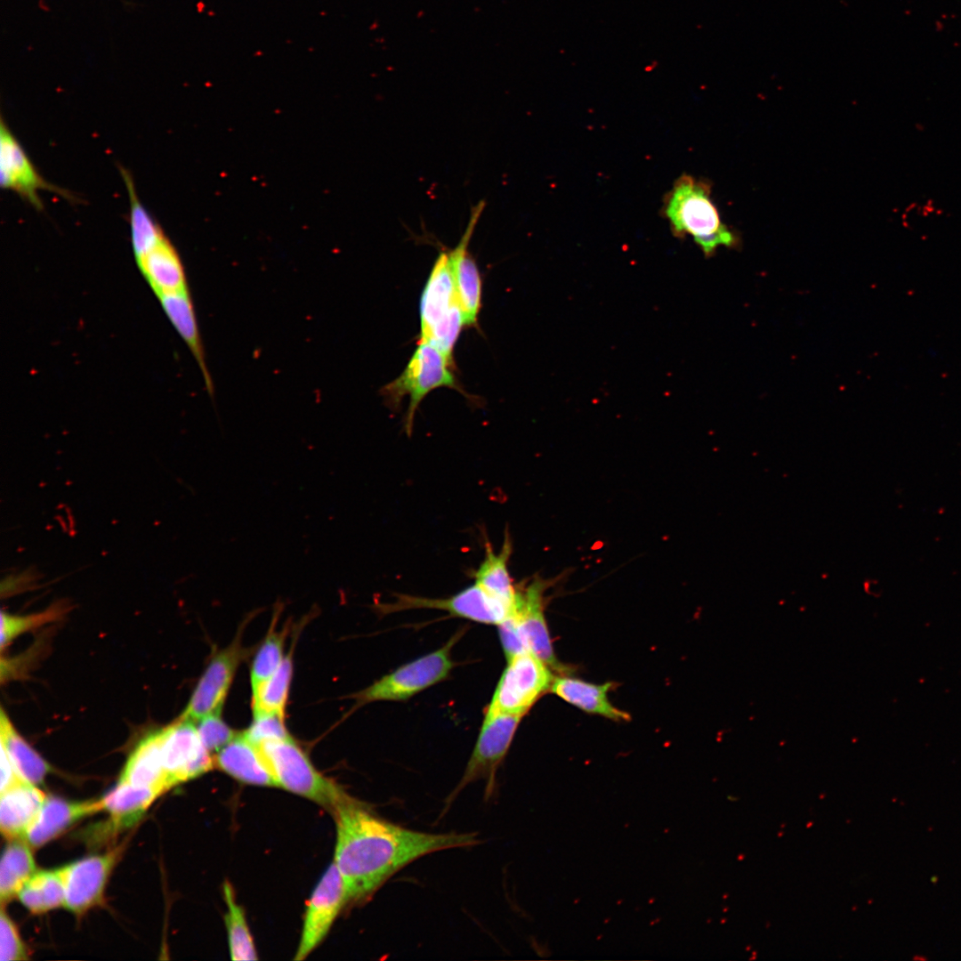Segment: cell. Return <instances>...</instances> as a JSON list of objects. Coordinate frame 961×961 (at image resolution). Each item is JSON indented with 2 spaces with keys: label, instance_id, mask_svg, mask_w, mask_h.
<instances>
[{
  "label": "cell",
  "instance_id": "31",
  "mask_svg": "<svg viewBox=\"0 0 961 961\" xmlns=\"http://www.w3.org/2000/svg\"><path fill=\"white\" fill-rule=\"evenodd\" d=\"M222 890L227 905L224 921L228 933L230 957L233 960H255L257 959V953L245 912L237 902L233 888L229 882H224Z\"/></svg>",
  "mask_w": 961,
  "mask_h": 961
},
{
  "label": "cell",
  "instance_id": "2",
  "mask_svg": "<svg viewBox=\"0 0 961 961\" xmlns=\"http://www.w3.org/2000/svg\"><path fill=\"white\" fill-rule=\"evenodd\" d=\"M661 214L676 238L692 237L706 256L721 246L738 248L739 235L721 219L712 198V183L682 174L663 198Z\"/></svg>",
  "mask_w": 961,
  "mask_h": 961
},
{
  "label": "cell",
  "instance_id": "8",
  "mask_svg": "<svg viewBox=\"0 0 961 961\" xmlns=\"http://www.w3.org/2000/svg\"><path fill=\"white\" fill-rule=\"evenodd\" d=\"M522 716L508 714L485 715L473 751L456 788L447 797L443 812L469 784L486 779L485 800L491 798L497 770L505 756Z\"/></svg>",
  "mask_w": 961,
  "mask_h": 961
},
{
  "label": "cell",
  "instance_id": "33",
  "mask_svg": "<svg viewBox=\"0 0 961 961\" xmlns=\"http://www.w3.org/2000/svg\"><path fill=\"white\" fill-rule=\"evenodd\" d=\"M67 608L68 604L58 602L42 612L27 616L12 615L2 611L1 649L3 650L20 634L61 618L67 611Z\"/></svg>",
  "mask_w": 961,
  "mask_h": 961
},
{
  "label": "cell",
  "instance_id": "1",
  "mask_svg": "<svg viewBox=\"0 0 961 961\" xmlns=\"http://www.w3.org/2000/svg\"><path fill=\"white\" fill-rule=\"evenodd\" d=\"M336 825L335 862L347 904L367 900L395 873L439 851L481 843L476 833H425L394 824L346 794L332 811Z\"/></svg>",
  "mask_w": 961,
  "mask_h": 961
},
{
  "label": "cell",
  "instance_id": "28",
  "mask_svg": "<svg viewBox=\"0 0 961 961\" xmlns=\"http://www.w3.org/2000/svg\"><path fill=\"white\" fill-rule=\"evenodd\" d=\"M30 845L15 839L5 847L0 865V898L4 903L18 896L26 882L36 872Z\"/></svg>",
  "mask_w": 961,
  "mask_h": 961
},
{
  "label": "cell",
  "instance_id": "36",
  "mask_svg": "<svg viewBox=\"0 0 961 961\" xmlns=\"http://www.w3.org/2000/svg\"><path fill=\"white\" fill-rule=\"evenodd\" d=\"M28 958L27 949L17 927L4 908L0 914V960L13 961Z\"/></svg>",
  "mask_w": 961,
  "mask_h": 961
},
{
  "label": "cell",
  "instance_id": "4",
  "mask_svg": "<svg viewBox=\"0 0 961 961\" xmlns=\"http://www.w3.org/2000/svg\"><path fill=\"white\" fill-rule=\"evenodd\" d=\"M257 747L271 768L278 787L311 799L330 812L347 794L313 766L292 737L265 741Z\"/></svg>",
  "mask_w": 961,
  "mask_h": 961
},
{
  "label": "cell",
  "instance_id": "18",
  "mask_svg": "<svg viewBox=\"0 0 961 961\" xmlns=\"http://www.w3.org/2000/svg\"><path fill=\"white\" fill-rule=\"evenodd\" d=\"M214 765L240 782L278 787L275 777L259 747L247 740L242 732L217 751Z\"/></svg>",
  "mask_w": 961,
  "mask_h": 961
},
{
  "label": "cell",
  "instance_id": "15",
  "mask_svg": "<svg viewBox=\"0 0 961 961\" xmlns=\"http://www.w3.org/2000/svg\"><path fill=\"white\" fill-rule=\"evenodd\" d=\"M545 583L536 579L524 590H518L515 610L513 613L520 633L529 650L552 671L566 674L569 669L556 658L543 607Z\"/></svg>",
  "mask_w": 961,
  "mask_h": 961
},
{
  "label": "cell",
  "instance_id": "6",
  "mask_svg": "<svg viewBox=\"0 0 961 961\" xmlns=\"http://www.w3.org/2000/svg\"><path fill=\"white\" fill-rule=\"evenodd\" d=\"M461 634H456L439 650L404 664L358 692L357 704L407 700L445 680L454 667L451 650Z\"/></svg>",
  "mask_w": 961,
  "mask_h": 961
},
{
  "label": "cell",
  "instance_id": "19",
  "mask_svg": "<svg viewBox=\"0 0 961 961\" xmlns=\"http://www.w3.org/2000/svg\"><path fill=\"white\" fill-rule=\"evenodd\" d=\"M45 794L24 780L1 792L0 828L9 840L24 839L27 831L36 818Z\"/></svg>",
  "mask_w": 961,
  "mask_h": 961
},
{
  "label": "cell",
  "instance_id": "23",
  "mask_svg": "<svg viewBox=\"0 0 961 961\" xmlns=\"http://www.w3.org/2000/svg\"><path fill=\"white\" fill-rule=\"evenodd\" d=\"M612 685L611 682L594 684L577 678L559 675L553 678L550 690L586 713L615 721H627L630 719L629 715L609 701L608 692Z\"/></svg>",
  "mask_w": 961,
  "mask_h": 961
},
{
  "label": "cell",
  "instance_id": "24",
  "mask_svg": "<svg viewBox=\"0 0 961 961\" xmlns=\"http://www.w3.org/2000/svg\"><path fill=\"white\" fill-rule=\"evenodd\" d=\"M158 795L153 789L119 781L101 798L103 810L110 819L106 830L115 832L134 825Z\"/></svg>",
  "mask_w": 961,
  "mask_h": 961
},
{
  "label": "cell",
  "instance_id": "22",
  "mask_svg": "<svg viewBox=\"0 0 961 961\" xmlns=\"http://www.w3.org/2000/svg\"><path fill=\"white\" fill-rule=\"evenodd\" d=\"M135 261L157 296L188 289L182 262L167 237Z\"/></svg>",
  "mask_w": 961,
  "mask_h": 961
},
{
  "label": "cell",
  "instance_id": "30",
  "mask_svg": "<svg viewBox=\"0 0 961 961\" xmlns=\"http://www.w3.org/2000/svg\"><path fill=\"white\" fill-rule=\"evenodd\" d=\"M292 650L284 657L277 670L252 690L254 715L277 714L285 717V707L293 674Z\"/></svg>",
  "mask_w": 961,
  "mask_h": 961
},
{
  "label": "cell",
  "instance_id": "20",
  "mask_svg": "<svg viewBox=\"0 0 961 961\" xmlns=\"http://www.w3.org/2000/svg\"><path fill=\"white\" fill-rule=\"evenodd\" d=\"M157 298L166 315L198 363L207 393L210 397H213L214 394V384L206 365L204 347L189 288L162 294L157 295Z\"/></svg>",
  "mask_w": 961,
  "mask_h": 961
},
{
  "label": "cell",
  "instance_id": "11",
  "mask_svg": "<svg viewBox=\"0 0 961 961\" xmlns=\"http://www.w3.org/2000/svg\"><path fill=\"white\" fill-rule=\"evenodd\" d=\"M241 634L226 648L211 658L181 717L192 721L221 713L224 700L239 664L248 654L243 647Z\"/></svg>",
  "mask_w": 961,
  "mask_h": 961
},
{
  "label": "cell",
  "instance_id": "35",
  "mask_svg": "<svg viewBox=\"0 0 961 961\" xmlns=\"http://www.w3.org/2000/svg\"><path fill=\"white\" fill-rule=\"evenodd\" d=\"M197 728L203 745L210 753L217 752L238 735L221 718V713L199 719Z\"/></svg>",
  "mask_w": 961,
  "mask_h": 961
},
{
  "label": "cell",
  "instance_id": "17",
  "mask_svg": "<svg viewBox=\"0 0 961 961\" xmlns=\"http://www.w3.org/2000/svg\"><path fill=\"white\" fill-rule=\"evenodd\" d=\"M102 810L101 799L71 802L57 796H46L24 840L30 846L40 847L79 820Z\"/></svg>",
  "mask_w": 961,
  "mask_h": 961
},
{
  "label": "cell",
  "instance_id": "25",
  "mask_svg": "<svg viewBox=\"0 0 961 961\" xmlns=\"http://www.w3.org/2000/svg\"><path fill=\"white\" fill-rule=\"evenodd\" d=\"M485 548L484 559L474 572L475 583L494 598L515 608L518 590L513 585L508 571V561L512 553L508 533L505 536L499 553H495L489 545Z\"/></svg>",
  "mask_w": 961,
  "mask_h": 961
},
{
  "label": "cell",
  "instance_id": "37",
  "mask_svg": "<svg viewBox=\"0 0 961 961\" xmlns=\"http://www.w3.org/2000/svg\"><path fill=\"white\" fill-rule=\"evenodd\" d=\"M498 634L506 659L529 652L520 633L514 618L511 615L499 625Z\"/></svg>",
  "mask_w": 961,
  "mask_h": 961
},
{
  "label": "cell",
  "instance_id": "38",
  "mask_svg": "<svg viewBox=\"0 0 961 961\" xmlns=\"http://www.w3.org/2000/svg\"><path fill=\"white\" fill-rule=\"evenodd\" d=\"M22 780L15 771L13 765L4 747H1V780L0 790L1 792L9 788L12 785Z\"/></svg>",
  "mask_w": 961,
  "mask_h": 961
},
{
  "label": "cell",
  "instance_id": "9",
  "mask_svg": "<svg viewBox=\"0 0 961 961\" xmlns=\"http://www.w3.org/2000/svg\"><path fill=\"white\" fill-rule=\"evenodd\" d=\"M382 607L384 613L415 609L440 610L455 617L497 626L514 611V608L494 598L475 582L450 597L433 599L397 594L394 602Z\"/></svg>",
  "mask_w": 961,
  "mask_h": 961
},
{
  "label": "cell",
  "instance_id": "26",
  "mask_svg": "<svg viewBox=\"0 0 961 961\" xmlns=\"http://www.w3.org/2000/svg\"><path fill=\"white\" fill-rule=\"evenodd\" d=\"M0 738L1 747L6 751L18 776L30 784H40L49 772L50 766L16 731L3 709Z\"/></svg>",
  "mask_w": 961,
  "mask_h": 961
},
{
  "label": "cell",
  "instance_id": "34",
  "mask_svg": "<svg viewBox=\"0 0 961 961\" xmlns=\"http://www.w3.org/2000/svg\"><path fill=\"white\" fill-rule=\"evenodd\" d=\"M242 733L255 746L265 741L291 738L285 725V717L277 714L254 715L253 723Z\"/></svg>",
  "mask_w": 961,
  "mask_h": 961
},
{
  "label": "cell",
  "instance_id": "5",
  "mask_svg": "<svg viewBox=\"0 0 961 961\" xmlns=\"http://www.w3.org/2000/svg\"><path fill=\"white\" fill-rule=\"evenodd\" d=\"M452 360L435 346L419 341L404 371L381 390L392 408H398L403 398L408 396L409 404L405 417L408 435L411 434L416 408L431 391L439 387L461 391L450 368Z\"/></svg>",
  "mask_w": 961,
  "mask_h": 961
},
{
  "label": "cell",
  "instance_id": "12",
  "mask_svg": "<svg viewBox=\"0 0 961 961\" xmlns=\"http://www.w3.org/2000/svg\"><path fill=\"white\" fill-rule=\"evenodd\" d=\"M0 183L12 190L36 210H43L40 190H50L68 199L72 195L46 182L37 172L24 149L13 135L4 118L0 125Z\"/></svg>",
  "mask_w": 961,
  "mask_h": 961
},
{
  "label": "cell",
  "instance_id": "7",
  "mask_svg": "<svg viewBox=\"0 0 961 961\" xmlns=\"http://www.w3.org/2000/svg\"><path fill=\"white\" fill-rule=\"evenodd\" d=\"M553 678L552 670L531 652L511 658L507 660L485 715L523 716L551 689Z\"/></svg>",
  "mask_w": 961,
  "mask_h": 961
},
{
  "label": "cell",
  "instance_id": "13",
  "mask_svg": "<svg viewBox=\"0 0 961 961\" xmlns=\"http://www.w3.org/2000/svg\"><path fill=\"white\" fill-rule=\"evenodd\" d=\"M346 904L344 884L333 863L322 876L308 901L295 960L304 959L322 941Z\"/></svg>",
  "mask_w": 961,
  "mask_h": 961
},
{
  "label": "cell",
  "instance_id": "16",
  "mask_svg": "<svg viewBox=\"0 0 961 961\" xmlns=\"http://www.w3.org/2000/svg\"><path fill=\"white\" fill-rule=\"evenodd\" d=\"M483 208L482 201L473 207L459 243L453 250L448 251L465 326L476 324L480 308L481 279L477 263L468 251V246Z\"/></svg>",
  "mask_w": 961,
  "mask_h": 961
},
{
  "label": "cell",
  "instance_id": "29",
  "mask_svg": "<svg viewBox=\"0 0 961 961\" xmlns=\"http://www.w3.org/2000/svg\"><path fill=\"white\" fill-rule=\"evenodd\" d=\"M18 897L34 914L64 906L65 888L61 868L36 871L22 886Z\"/></svg>",
  "mask_w": 961,
  "mask_h": 961
},
{
  "label": "cell",
  "instance_id": "21",
  "mask_svg": "<svg viewBox=\"0 0 961 961\" xmlns=\"http://www.w3.org/2000/svg\"><path fill=\"white\" fill-rule=\"evenodd\" d=\"M162 730L147 734L130 755L119 781L150 788L159 795L169 789L162 757Z\"/></svg>",
  "mask_w": 961,
  "mask_h": 961
},
{
  "label": "cell",
  "instance_id": "32",
  "mask_svg": "<svg viewBox=\"0 0 961 961\" xmlns=\"http://www.w3.org/2000/svg\"><path fill=\"white\" fill-rule=\"evenodd\" d=\"M275 620L259 646L252 661L250 682L252 690L267 680L279 666L284 658V647L288 627L275 629Z\"/></svg>",
  "mask_w": 961,
  "mask_h": 961
},
{
  "label": "cell",
  "instance_id": "3",
  "mask_svg": "<svg viewBox=\"0 0 961 961\" xmlns=\"http://www.w3.org/2000/svg\"><path fill=\"white\" fill-rule=\"evenodd\" d=\"M420 341L427 342L452 360V351L464 324L448 252L437 257L420 300Z\"/></svg>",
  "mask_w": 961,
  "mask_h": 961
},
{
  "label": "cell",
  "instance_id": "10",
  "mask_svg": "<svg viewBox=\"0 0 961 961\" xmlns=\"http://www.w3.org/2000/svg\"><path fill=\"white\" fill-rule=\"evenodd\" d=\"M194 721L180 717L162 729V757L169 789L201 776L214 766Z\"/></svg>",
  "mask_w": 961,
  "mask_h": 961
},
{
  "label": "cell",
  "instance_id": "14",
  "mask_svg": "<svg viewBox=\"0 0 961 961\" xmlns=\"http://www.w3.org/2000/svg\"><path fill=\"white\" fill-rule=\"evenodd\" d=\"M122 846L98 855H91L61 868L64 888V907L81 915L101 903L108 877L122 852Z\"/></svg>",
  "mask_w": 961,
  "mask_h": 961
},
{
  "label": "cell",
  "instance_id": "27",
  "mask_svg": "<svg viewBox=\"0 0 961 961\" xmlns=\"http://www.w3.org/2000/svg\"><path fill=\"white\" fill-rule=\"evenodd\" d=\"M119 170L129 196L131 244L134 258L138 259L166 236L160 225L140 201L130 172L123 166H119Z\"/></svg>",
  "mask_w": 961,
  "mask_h": 961
}]
</instances>
